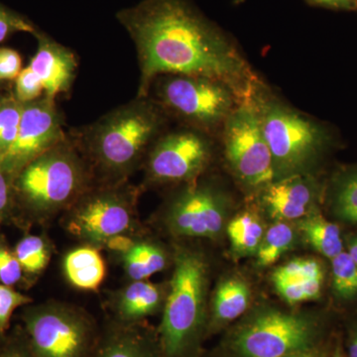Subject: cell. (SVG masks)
<instances>
[{"label": "cell", "instance_id": "cell-1", "mask_svg": "<svg viewBox=\"0 0 357 357\" xmlns=\"http://www.w3.org/2000/svg\"><path fill=\"white\" fill-rule=\"evenodd\" d=\"M115 16L137 52V98H146L157 77L180 75L218 82L239 103L255 100V70L192 0H141Z\"/></svg>", "mask_w": 357, "mask_h": 357}, {"label": "cell", "instance_id": "cell-20", "mask_svg": "<svg viewBox=\"0 0 357 357\" xmlns=\"http://www.w3.org/2000/svg\"><path fill=\"white\" fill-rule=\"evenodd\" d=\"M299 229L312 248L326 258L333 259L344 251L340 227L326 220L318 211H312L301 218Z\"/></svg>", "mask_w": 357, "mask_h": 357}, {"label": "cell", "instance_id": "cell-36", "mask_svg": "<svg viewBox=\"0 0 357 357\" xmlns=\"http://www.w3.org/2000/svg\"><path fill=\"white\" fill-rule=\"evenodd\" d=\"M10 180L0 167V213L6 210L10 201Z\"/></svg>", "mask_w": 357, "mask_h": 357}, {"label": "cell", "instance_id": "cell-30", "mask_svg": "<svg viewBox=\"0 0 357 357\" xmlns=\"http://www.w3.org/2000/svg\"><path fill=\"white\" fill-rule=\"evenodd\" d=\"M37 30L38 27L31 20L0 3V43L14 33L27 32L34 35Z\"/></svg>", "mask_w": 357, "mask_h": 357}, {"label": "cell", "instance_id": "cell-26", "mask_svg": "<svg viewBox=\"0 0 357 357\" xmlns=\"http://www.w3.org/2000/svg\"><path fill=\"white\" fill-rule=\"evenodd\" d=\"M15 256L23 270L29 273H38L48 264L50 252L43 238L29 236L17 244Z\"/></svg>", "mask_w": 357, "mask_h": 357}, {"label": "cell", "instance_id": "cell-15", "mask_svg": "<svg viewBox=\"0 0 357 357\" xmlns=\"http://www.w3.org/2000/svg\"><path fill=\"white\" fill-rule=\"evenodd\" d=\"M314 195L312 185L301 175L282 178L265 188L263 202L275 220H301L311 213Z\"/></svg>", "mask_w": 357, "mask_h": 357}, {"label": "cell", "instance_id": "cell-8", "mask_svg": "<svg viewBox=\"0 0 357 357\" xmlns=\"http://www.w3.org/2000/svg\"><path fill=\"white\" fill-rule=\"evenodd\" d=\"M135 198L126 182L95 183L70 206V231L93 243L124 234L132 225Z\"/></svg>", "mask_w": 357, "mask_h": 357}, {"label": "cell", "instance_id": "cell-25", "mask_svg": "<svg viewBox=\"0 0 357 357\" xmlns=\"http://www.w3.org/2000/svg\"><path fill=\"white\" fill-rule=\"evenodd\" d=\"M22 105L23 103L18 102L14 95L0 100V161L16 139L22 114Z\"/></svg>", "mask_w": 357, "mask_h": 357}, {"label": "cell", "instance_id": "cell-31", "mask_svg": "<svg viewBox=\"0 0 357 357\" xmlns=\"http://www.w3.org/2000/svg\"><path fill=\"white\" fill-rule=\"evenodd\" d=\"M44 88L36 73L28 66L15 79L14 96L21 103L34 102L43 96Z\"/></svg>", "mask_w": 357, "mask_h": 357}, {"label": "cell", "instance_id": "cell-28", "mask_svg": "<svg viewBox=\"0 0 357 357\" xmlns=\"http://www.w3.org/2000/svg\"><path fill=\"white\" fill-rule=\"evenodd\" d=\"M272 278L285 280H310L324 279V270L321 263L312 258H299L279 267Z\"/></svg>", "mask_w": 357, "mask_h": 357}, {"label": "cell", "instance_id": "cell-5", "mask_svg": "<svg viewBox=\"0 0 357 357\" xmlns=\"http://www.w3.org/2000/svg\"><path fill=\"white\" fill-rule=\"evenodd\" d=\"M319 332L311 314L261 309L234 330L229 351L234 357H284L316 347Z\"/></svg>", "mask_w": 357, "mask_h": 357}, {"label": "cell", "instance_id": "cell-37", "mask_svg": "<svg viewBox=\"0 0 357 357\" xmlns=\"http://www.w3.org/2000/svg\"><path fill=\"white\" fill-rule=\"evenodd\" d=\"M311 1L321 6L351 8L354 0H311Z\"/></svg>", "mask_w": 357, "mask_h": 357}, {"label": "cell", "instance_id": "cell-27", "mask_svg": "<svg viewBox=\"0 0 357 357\" xmlns=\"http://www.w3.org/2000/svg\"><path fill=\"white\" fill-rule=\"evenodd\" d=\"M272 281L279 295L289 304L296 305L306 301L318 299L321 294L324 279L285 280L272 278Z\"/></svg>", "mask_w": 357, "mask_h": 357}, {"label": "cell", "instance_id": "cell-19", "mask_svg": "<svg viewBox=\"0 0 357 357\" xmlns=\"http://www.w3.org/2000/svg\"><path fill=\"white\" fill-rule=\"evenodd\" d=\"M160 303L161 292L154 284L133 281L119 298V314L126 323L133 324L156 312Z\"/></svg>", "mask_w": 357, "mask_h": 357}, {"label": "cell", "instance_id": "cell-24", "mask_svg": "<svg viewBox=\"0 0 357 357\" xmlns=\"http://www.w3.org/2000/svg\"><path fill=\"white\" fill-rule=\"evenodd\" d=\"M333 289L342 300L357 298V265L349 253L342 251L332 259Z\"/></svg>", "mask_w": 357, "mask_h": 357}, {"label": "cell", "instance_id": "cell-29", "mask_svg": "<svg viewBox=\"0 0 357 357\" xmlns=\"http://www.w3.org/2000/svg\"><path fill=\"white\" fill-rule=\"evenodd\" d=\"M335 211L342 220L357 222V173L345 178L340 185L335 199Z\"/></svg>", "mask_w": 357, "mask_h": 357}, {"label": "cell", "instance_id": "cell-4", "mask_svg": "<svg viewBox=\"0 0 357 357\" xmlns=\"http://www.w3.org/2000/svg\"><path fill=\"white\" fill-rule=\"evenodd\" d=\"M208 265L196 251H178L159 330L161 357H190L206 321Z\"/></svg>", "mask_w": 357, "mask_h": 357}, {"label": "cell", "instance_id": "cell-18", "mask_svg": "<svg viewBox=\"0 0 357 357\" xmlns=\"http://www.w3.org/2000/svg\"><path fill=\"white\" fill-rule=\"evenodd\" d=\"M250 290L241 279L230 278L218 285L213 303L211 326L220 328L234 321L248 309Z\"/></svg>", "mask_w": 357, "mask_h": 357}, {"label": "cell", "instance_id": "cell-17", "mask_svg": "<svg viewBox=\"0 0 357 357\" xmlns=\"http://www.w3.org/2000/svg\"><path fill=\"white\" fill-rule=\"evenodd\" d=\"M65 273L72 285L82 290H96L105 277V264L93 248H82L66 256Z\"/></svg>", "mask_w": 357, "mask_h": 357}, {"label": "cell", "instance_id": "cell-38", "mask_svg": "<svg viewBox=\"0 0 357 357\" xmlns=\"http://www.w3.org/2000/svg\"><path fill=\"white\" fill-rule=\"evenodd\" d=\"M349 357H357V321L352 324L349 331Z\"/></svg>", "mask_w": 357, "mask_h": 357}, {"label": "cell", "instance_id": "cell-2", "mask_svg": "<svg viewBox=\"0 0 357 357\" xmlns=\"http://www.w3.org/2000/svg\"><path fill=\"white\" fill-rule=\"evenodd\" d=\"M166 114L154 102L137 98L110 110L98 121L69 134L102 184L126 182L144 163L150 148L164 133Z\"/></svg>", "mask_w": 357, "mask_h": 357}, {"label": "cell", "instance_id": "cell-40", "mask_svg": "<svg viewBox=\"0 0 357 357\" xmlns=\"http://www.w3.org/2000/svg\"><path fill=\"white\" fill-rule=\"evenodd\" d=\"M0 357H33L31 352H27L25 351H21V349H9L0 354Z\"/></svg>", "mask_w": 357, "mask_h": 357}, {"label": "cell", "instance_id": "cell-6", "mask_svg": "<svg viewBox=\"0 0 357 357\" xmlns=\"http://www.w3.org/2000/svg\"><path fill=\"white\" fill-rule=\"evenodd\" d=\"M147 96L166 114L175 115L199 131L225 121L239 103L234 93L218 82L180 75L157 77Z\"/></svg>", "mask_w": 357, "mask_h": 357}, {"label": "cell", "instance_id": "cell-3", "mask_svg": "<svg viewBox=\"0 0 357 357\" xmlns=\"http://www.w3.org/2000/svg\"><path fill=\"white\" fill-rule=\"evenodd\" d=\"M95 183L91 166L69 133L13 178L18 197L45 215L70 208Z\"/></svg>", "mask_w": 357, "mask_h": 357}, {"label": "cell", "instance_id": "cell-14", "mask_svg": "<svg viewBox=\"0 0 357 357\" xmlns=\"http://www.w3.org/2000/svg\"><path fill=\"white\" fill-rule=\"evenodd\" d=\"M34 36L38 45L29 67L41 79L44 95L56 98L72 88L79 60L70 48L59 43L39 28Z\"/></svg>", "mask_w": 357, "mask_h": 357}, {"label": "cell", "instance_id": "cell-23", "mask_svg": "<svg viewBox=\"0 0 357 357\" xmlns=\"http://www.w3.org/2000/svg\"><path fill=\"white\" fill-rule=\"evenodd\" d=\"M295 232L285 222H277L265 231L258 248L257 264L261 267L274 264L295 243Z\"/></svg>", "mask_w": 357, "mask_h": 357}, {"label": "cell", "instance_id": "cell-41", "mask_svg": "<svg viewBox=\"0 0 357 357\" xmlns=\"http://www.w3.org/2000/svg\"><path fill=\"white\" fill-rule=\"evenodd\" d=\"M349 256L352 258L357 265V236L351 239L349 243Z\"/></svg>", "mask_w": 357, "mask_h": 357}, {"label": "cell", "instance_id": "cell-22", "mask_svg": "<svg viewBox=\"0 0 357 357\" xmlns=\"http://www.w3.org/2000/svg\"><path fill=\"white\" fill-rule=\"evenodd\" d=\"M264 234L260 220L249 213L237 215L227 227L232 249L238 255H256Z\"/></svg>", "mask_w": 357, "mask_h": 357}, {"label": "cell", "instance_id": "cell-12", "mask_svg": "<svg viewBox=\"0 0 357 357\" xmlns=\"http://www.w3.org/2000/svg\"><path fill=\"white\" fill-rule=\"evenodd\" d=\"M67 136L64 119L56 98L43 95L34 102L23 103L17 136L0 161V167L13 181L24 167Z\"/></svg>", "mask_w": 357, "mask_h": 357}, {"label": "cell", "instance_id": "cell-39", "mask_svg": "<svg viewBox=\"0 0 357 357\" xmlns=\"http://www.w3.org/2000/svg\"><path fill=\"white\" fill-rule=\"evenodd\" d=\"M284 357H323L321 356V349L318 347H311V349H305V351L295 352V354H289Z\"/></svg>", "mask_w": 357, "mask_h": 357}, {"label": "cell", "instance_id": "cell-35", "mask_svg": "<svg viewBox=\"0 0 357 357\" xmlns=\"http://www.w3.org/2000/svg\"><path fill=\"white\" fill-rule=\"evenodd\" d=\"M105 244L112 250L126 255V252H128L129 250L133 248L136 243H134V241L130 237L124 236V234H119V236L109 238Z\"/></svg>", "mask_w": 357, "mask_h": 357}, {"label": "cell", "instance_id": "cell-10", "mask_svg": "<svg viewBox=\"0 0 357 357\" xmlns=\"http://www.w3.org/2000/svg\"><path fill=\"white\" fill-rule=\"evenodd\" d=\"M259 112L276 176L300 175L321 146L319 128L309 119L279 103H266L259 107Z\"/></svg>", "mask_w": 357, "mask_h": 357}, {"label": "cell", "instance_id": "cell-13", "mask_svg": "<svg viewBox=\"0 0 357 357\" xmlns=\"http://www.w3.org/2000/svg\"><path fill=\"white\" fill-rule=\"evenodd\" d=\"M227 218L222 195L211 185L188 183L171 202L166 222L173 234L189 237H215Z\"/></svg>", "mask_w": 357, "mask_h": 357}, {"label": "cell", "instance_id": "cell-11", "mask_svg": "<svg viewBox=\"0 0 357 357\" xmlns=\"http://www.w3.org/2000/svg\"><path fill=\"white\" fill-rule=\"evenodd\" d=\"M210 158V143L198 129L164 132L144 160L148 182H194L208 166Z\"/></svg>", "mask_w": 357, "mask_h": 357}, {"label": "cell", "instance_id": "cell-16", "mask_svg": "<svg viewBox=\"0 0 357 357\" xmlns=\"http://www.w3.org/2000/svg\"><path fill=\"white\" fill-rule=\"evenodd\" d=\"M93 357H161L156 347L133 326H123L109 333L96 347Z\"/></svg>", "mask_w": 357, "mask_h": 357}, {"label": "cell", "instance_id": "cell-34", "mask_svg": "<svg viewBox=\"0 0 357 357\" xmlns=\"http://www.w3.org/2000/svg\"><path fill=\"white\" fill-rule=\"evenodd\" d=\"M22 60L18 52L0 48V81L16 79L21 73Z\"/></svg>", "mask_w": 357, "mask_h": 357}, {"label": "cell", "instance_id": "cell-21", "mask_svg": "<svg viewBox=\"0 0 357 357\" xmlns=\"http://www.w3.org/2000/svg\"><path fill=\"white\" fill-rule=\"evenodd\" d=\"M165 253L151 243H136L124 256L128 275L133 281H143L166 266Z\"/></svg>", "mask_w": 357, "mask_h": 357}, {"label": "cell", "instance_id": "cell-33", "mask_svg": "<svg viewBox=\"0 0 357 357\" xmlns=\"http://www.w3.org/2000/svg\"><path fill=\"white\" fill-rule=\"evenodd\" d=\"M22 270L15 255L0 248V282L3 285L11 286L17 283L21 279Z\"/></svg>", "mask_w": 357, "mask_h": 357}, {"label": "cell", "instance_id": "cell-9", "mask_svg": "<svg viewBox=\"0 0 357 357\" xmlns=\"http://www.w3.org/2000/svg\"><path fill=\"white\" fill-rule=\"evenodd\" d=\"M33 357H91L96 349L93 324L63 305H48L26 318Z\"/></svg>", "mask_w": 357, "mask_h": 357}, {"label": "cell", "instance_id": "cell-32", "mask_svg": "<svg viewBox=\"0 0 357 357\" xmlns=\"http://www.w3.org/2000/svg\"><path fill=\"white\" fill-rule=\"evenodd\" d=\"M30 298L16 292L9 286L0 285V332L8 328L11 314L16 307L30 303Z\"/></svg>", "mask_w": 357, "mask_h": 357}, {"label": "cell", "instance_id": "cell-7", "mask_svg": "<svg viewBox=\"0 0 357 357\" xmlns=\"http://www.w3.org/2000/svg\"><path fill=\"white\" fill-rule=\"evenodd\" d=\"M223 140L227 161L243 184L265 189L274 182L273 157L255 100L238 103L232 110L225 119Z\"/></svg>", "mask_w": 357, "mask_h": 357}, {"label": "cell", "instance_id": "cell-42", "mask_svg": "<svg viewBox=\"0 0 357 357\" xmlns=\"http://www.w3.org/2000/svg\"><path fill=\"white\" fill-rule=\"evenodd\" d=\"M333 357H345L344 356V354H342V351H340V349H337V352H335V356Z\"/></svg>", "mask_w": 357, "mask_h": 357}]
</instances>
